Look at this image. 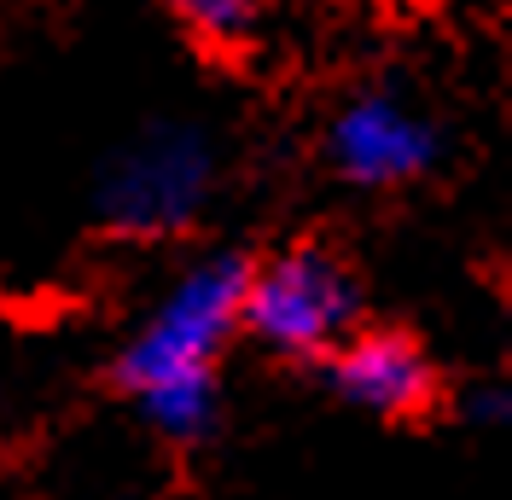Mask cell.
I'll return each mask as SVG.
<instances>
[{"instance_id":"obj_6","label":"cell","mask_w":512,"mask_h":500,"mask_svg":"<svg viewBox=\"0 0 512 500\" xmlns=\"http://www.w3.org/2000/svg\"><path fill=\"white\" fill-rule=\"evenodd\" d=\"M163 12L210 47H245L262 24V0H163Z\"/></svg>"},{"instance_id":"obj_5","label":"cell","mask_w":512,"mask_h":500,"mask_svg":"<svg viewBox=\"0 0 512 500\" xmlns=\"http://www.w3.org/2000/svg\"><path fill=\"white\" fill-rule=\"evenodd\" d=\"M320 361H326V384L338 402L379 413V419H414L437 396V367L425 361V349L408 332H361L355 326Z\"/></svg>"},{"instance_id":"obj_1","label":"cell","mask_w":512,"mask_h":500,"mask_svg":"<svg viewBox=\"0 0 512 500\" xmlns=\"http://www.w3.org/2000/svg\"><path fill=\"white\" fill-rule=\"evenodd\" d=\"M245 268L251 262L233 250H210L187 262L117 355L123 390L140 402L146 425L163 442H204L222 419L216 361L239 338Z\"/></svg>"},{"instance_id":"obj_4","label":"cell","mask_w":512,"mask_h":500,"mask_svg":"<svg viewBox=\"0 0 512 500\" xmlns=\"http://www.w3.org/2000/svg\"><path fill=\"white\" fill-rule=\"evenodd\" d=\"M437 157H443V128L414 99L390 94V88L350 94L326 123V163L338 169V181L361 192L414 187L437 169Z\"/></svg>"},{"instance_id":"obj_7","label":"cell","mask_w":512,"mask_h":500,"mask_svg":"<svg viewBox=\"0 0 512 500\" xmlns=\"http://www.w3.org/2000/svg\"><path fill=\"white\" fill-rule=\"evenodd\" d=\"M472 419H478V425L507 419V390H501V384H483V390H472Z\"/></svg>"},{"instance_id":"obj_3","label":"cell","mask_w":512,"mask_h":500,"mask_svg":"<svg viewBox=\"0 0 512 500\" xmlns=\"http://www.w3.org/2000/svg\"><path fill=\"white\" fill-rule=\"evenodd\" d=\"M361 291L344 256L320 245H286L268 262L245 268V309L239 332H251L256 344L291 361H320L326 349H338L355 332Z\"/></svg>"},{"instance_id":"obj_2","label":"cell","mask_w":512,"mask_h":500,"mask_svg":"<svg viewBox=\"0 0 512 500\" xmlns=\"http://www.w3.org/2000/svg\"><path fill=\"white\" fill-rule=\"evenodd\" d=\"M216 175H222V152L210 128L163 117V123L128 134L105 157L94 181V210L123 239H169V233H187L210 210Z\"/></svg>"}]
</instances>
